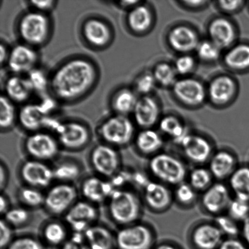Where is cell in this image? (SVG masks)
<instances>
[{
	"instance_id": "cell-38",
	"label": "cell",
	"mask_w": 249,
	"mask_h": 249,
	"mask_svg": "<svg viewBox=\"0 0 249 249\" xmlns=\"http://www.w3.org/2000/svg\"><path fill=\"white\" fill-rule=\"evenodd\" d=\"M18 121L14 102L4 95L0 97V128L2 131L9 130Z\"/></svg>"
},
{
	"instance_id": "cell-25",
	"label": "cell",
	"mask_w": 249,
	"mask_h": 249,
	"mask_svg": "<svg viewBox=\"0 0 249 249\" xmlns=\"http://www.w3.org/2000/svg\"><path fill=\"white\" fill-rule=\"evenodd\" d=\"M4 96L14 104L25 103L34 91L28 78L23 75L13 74L4 83Z\"/></svg>"
},
{
	"instance_id": "cell-2",
	"label": "cell",
	"mask_w": 249,
	"mask_h": 249,
	"mask_svg": "<svg viewBox=\"0 0 249 249\" xmlns=\"http://www.w3.org/2000/svg\"><path fill=\"white\" fill-rule=\"evenodd\" d=\"M106 204L109 218L121 228L137 223L142 209L138 195L127 187L114 189Z\"/></svg>"
},
{
	"instance_id": "cell-46",
	"label": "cell",
	"mask_w": 249,
	"mask_h": 249,
	"mask_svg": "<svg viewBox=\"0 0 249 249\" xmlns=\"http://www.w3.org/2000/svg\"><path fill=\"white\" fill-rule=\"evenodd\" d=\"M6 249H44V245L39 238L21 235L15 237Z\"/></svg>"
},
{
	"instance_id": "cell-42",
	"label": "cell",
	"mask_w": 249,
	"mask_h": 249,
	"mask_svg": "<svg viewBox=\"0 0 249 249\" xmlns=\"http://www.w3.org/2000/svg\"><path fill=\"white\" fill-rule=\"evenodd\" d=\"M177 75L174 67L166 63L156 66L153 75L156 82L163 87H173L177 82Z\"/></svg>"
},
{
	"instance_id": "cell-26",
	"label": "cell",
	"mask_w": 249,
	"mask_h": 249,
	"mask_svg": "<svg viewBox=\"0 0 249 249\" xmlns=\"http://www.w3.org/2000/svg\"><path fill=\"white\" fill-rule=\"evenodd\" d=\"M52 167L55 182L73 184L80 179L84 172L81 163L71 158L57 159Z\"/></svg>"
},
{
	"instance_id": "cell-5",
	"label": "cell",
	"mask_w": 249,
	"mask_h": 249,
	"mask_svg": "<svg viewBox=\"0 0 249 249\" xmlns=\"http://www.w3.org/2000/svg\"><path fill=\"white\" fill-rule=\"evenodd\" d=\"M151 174L159 182L178 186L187 177L186 166L181 160L169 153H159L150 159L148 163Z\"/></svg>"
},
{
	"instance_id": "cell-10",
	"label": "cell",
	"mask_w": 249,
	"mask_h": 249,
	"mask_svg": "<svg viewBox=\"0 0 249 249\" xmlns=\"http://www.w3.org/2000/svg\"><path fill=\"white\" fill-rule=\"evenodd\" d=\"M18 176L23 185L47 190L55 182L52 165L42 161L27 158L19 164Z\"/></svg>"
},
{
	"instance_id": "cell-60",
	"label": "cell",
	"mask_w": 249,
	"mask_h": 249,
	"mask_svg": "<svg viewBox=\"0 0 249 249\" xmlns=\"http://www.w3.org/2000/svg\"><path fill=\"white\" fill-rule=\"evenodd\" d=\"M206 1H184V3L192 7H197L201 6L206 3Z\"/></svg>"
},
{
	"instance_id": "cell-44",
	"label": "cell",
	"mask_w": 249,
	"mask_h": 249,
	"mask_svg": "<svg viewBox=\"0 0 249 249\" xmlns=\"http://www.w3.org/2000/svg\"><path fill=\"white\" fill-rule=\"evenodd\" d=\"M215 223L223 235L229 236V238H236L241 232L237 221L230 216L219 214L216 217Z\"/></svg>"
},
{
	"instance_id": "cell-21",
	"label": "cell",
	"mask_w": 249,
	"mask_h": 249,
	"mask_svg": "<svg viewBox=\"0 0 249 249\" xmlns=\"http://www.w3.org/2000/svg\"><path fill=\"white\" fill-rule=\"evenodd\" d=\"M82 34L87 43L95 48L106 47L112 39V32L108 24L102 19L96 18L85 21L83 25Z\"/></svg>"
},
{
	"instance_id": "cell-16",
	"label": "cell",
	"mask_w": 249,
	"mask_h": 249,
	"mask_svg": "<svg viewBox=\"0 0 249 249\" xmlns=\"http://www.w3.org/2000/svg\"><path fill=\"white\" fill-rule=\"evenodd\" d=\"M173 94L187 106H197L203 103L206 91L201 82L192 78L178 80L173 87Z\"/></svg>"
},
{
	"instance_id": "cell-58",
	"label": "cell",
	"mask_w": 249,
	"mask_h": 249,
	"mask_svg": "<svg viewBox=\"0 0 249 249\" xmlns=\"http://www.w3.org/2000/svg\"><path fill=\"white\" fill-rule=\"evenodd\" d=\"M9 51L7 50L6 45H4L2 43H1V46H0V61H1V65H3L4 63H7L9 54Z\"/></svg>"
},
{
	"instance_id": "cell-18",
	"label": "cell",
	"mask_w": 249,
	"mask_h": 249,
	"mask_svg": "<svg viewBox=\"0 0 249 249\" xmlns=\"http://www.w3.org/2000/svg\"><path fill=\"white\" fill-rule=\"evenodd\" d=\"M50 115L40 104H26L18 113V121L22 128L29 133L44 130Z\"/></svg>"
},
{
	"instance_id": "cell-36",
	"label": "cell",
	"mask_w": 249,
	"mask_h": 249,
	"mask_svg": "<svg viewBox=\"0 0 249 249\" xmlns=\"http://www.w3.org/2000/svg\"><path fill=\"white\" fill-rule=\"evenodd\" d=\"M224 63L234 70H245L249 68V45L240 44L228 51L224 56Z\"/></svg>"
},
{
	"instance_id": "cell-15",
	"label": "cell",
	"mask_w": 249,
	"mask_h": 249,
	"mask_svg": "<svg viewBox=\"0 0 249 249\" xmlns=\"http://www.w3.org/2000/svg\"><path fill=\"white\" fill-rule=\"evenodd\" d=\"M185 157L191 162L204 163L213 155V149L207 139L197 134H188L179 143Z\"/></svg>"
},
{
	"instance_id": "cell-41",
	"label": "cell",
	"mask_w": 249,
	"mask_h": 249,
	"mask_svg": "<svg viewBox=\"0 0 249 249\" xmlns=\"http://www.w3.org/2000/svg\"><path fill=\"white\" fill-rule=\"evenodd\" d=\"M27 78L33 89L34 92L46 96L48 90L50 89V77L43 70L36 68L26 75Z\"/></svg>"
},
{
	"instance_id": "cell-53",
	"label": "cell",
	"mask_w": 249,
	"mask_h": 249,
	"mask_svg": "<svg viewBox=\"0 0 249 249\" xmlns=\"http://www.w3.org/2000/svg\"><path fill=\"white\" fill-rule=\"evenodd\" d=\"M243 1H221L218 2L221 9L227 12H233L240 9L243 4Z\"/></svg>"
},
{
	"instance_id": "cell-34",
	"label": "cell",
	"mask_w": 249,
	"mask_h": 249,
	"mask_svg": "<svg viewBox=\"0 0 249 249\" xmlns=\"http://www.w3.org/2000/svg\"><path fill=\"white\" fill-rule=\"evenodd\" d=\"M229 187L235 197L249 202V167L236 168L229 178Z\"/></svg>"
},
{
	"instance_id": "cell-8",
	"label": "cell",
	"mask_w": 249,
	"mask_h": 249,
	"mask_svg": "<svg viewBox=\"0 0 249 249\" xmlns=\"http://www.w3.org/2000/svg\"><path fill=\"white\" fill-rule=\"evenodd\" d=\"M79 190L73 184L55 182L45 192L44 209L57 218L64 216L79 200Z\"/></svg>"
},
{
	"instance_id": "cell-24",
	"label": "cell",
	"mask_w": 249,
	"mask_h": 249,
	"mask_svg": "<svg viewBox=\"0 0 249 249\" xmlns=\"http://www.w3.org/2000/svg\"><path fill=\"white\" fill-rule=\"evenodd\" d=\"M168 40L173 50L184 54L196 50L200 43L197 34L185 26L172 29L168 34Z\"/></svg>"
},
{
	"instance_id": "cell-61",
	"label": "cell",
	"mask_w": 249,
	"mask_h": 249,
	"mask_svg": "<svg viewBox=\"0 0 249 249\" xmlns=\"http://www.w3.org/2000/svg\"><path fill=\"white\" fill-rule=\"evenodd\" d=\"M155 249H178L175 246L170 245V244H162L158 246Z\"/></svg>"
},
{
	"instance_id": "cell-50",
	"label": "cell",
	"mask_w": 249,
	"mask_h": 249,
	"mask_svg": "<svg viewBox=\"0 0 249 249\" xmlns=\"http://www.w3.org/2000/svg\"><path fill=\"white\" fill-rule=\"evenodd\" d=\"M14 229L7 224L3 219L0 221V247L6 249L14 239Z\"/></svg>"
},
{
	"instance_id": "cell-7",
	"label": "cell",
	"mask_w": 249,
	"mask_h": 249,
	"mask_svg": "<svg viewBox=\"0 0 249 249\" xmlns=\"http://www.w3.org/2000/svg\"><path fill=\"white\" fill-rule=\"evenodd\" d=\"M23 148L27 158L47 163L57 160L62 150L56 137L45 130L29 133L24 139Z\"/></svg>"
},
{
	"instance_id": "cell-22",
	"label": "cell",
	"mask_w": 249,
	"mask_h": 249,
	"mask_svg": "<svg viewBox=\"0 0 249 249\" xmlns=\"http://www.w3.org/2000/svg\"><path fill=\"white\" fill-rule=\"evenodd\" d=\"M133 114L134 122L138 126L143 129L151 128L160 118V107L152 97L143 96L138 99Z\"/></svg>"
},
{
	"instance_id": "cell-11",
	"label": "cell",
	"mask_w": 249,
	"mask_h": 249,
	"mask_svg": "<svg viewBox=\"0 0 249 249\" xmlns=\"http://www.w3.org/2000/svg\"><path fill=\"white\" fill-rule=\"evenodd\" d=\"M115 238L116 249H150L155 240L151 229L138 222L121 227Z\"/></svg>"
},
{
	"instance_id": "cell-51",
	"label": "cell",
	"mask_w": 249,
	"mask_h": 249,
	"mask_svg": "<svg viewBox=\"0 0 249 249\" xmlns=\"http://www.w3.org/2000/svg\"><path fill=\"white\" fill-rule=\"evenodd\" d=\"M57 1H53V0L29 2L32 9L45 14H48V12L52 11L57 5Z\"/></svg>"
},
{
	"instance_id": "cell-52",
	"label": "cell",
	"mask_w": 249,
	"mask_h": 249,
	"mask_svg": "<svg viewBox=\"0 0 249 249\" xmlns=\"http://www.w3.org/2000/svg\"><path fill=\"white\" fill-rule=\"evenodd\" d=\"M217 249H249L244 241L237 238H228L223 241Z\"/></svg>"
},
{
	"instance_id": "cell-6",
	"label": "cell",
	"mask_w": 249,
	"mask_h": 249,
	"mask_svg": "<svg viewBox=\"0 0 249 249\" xmlns=\"http://www.w3.org/2000/svg\"><path fill=\"white\" fill-rule=\"evenodd\" d=\"M51 133L57 138L60 147L68 151H79L89 145L91 133L89 127L80 122L56 121Z\"/></svg>"
},
{
	"instance_id": "cell-28",
	"label": "cell",
	"mask_w": 249,
	"mask_h": 249,
	"mask_svg": "<svg viewBox=\"0 0 249 249\" xmlns=\"http://www.w3.org/2000/svg\"><path fill=\"white\" fill-rule=\"evenodd\" d=\"M209 34L211 41L221 50L229 47L235 40V30L233 24L224 18H216L211 22Z\"/></svg>"
},
{
	"instance_id": "cell-4",
	"label": "cell",
	"mask_w": 249,
	"mask_h": 249,
	"mask_svg": "<svg viewBox=\"0 0 249 249\" xmlns=\"http://www.w3.org/2000/svg\"><path fill=\"white\" fill-rule=\"evenodd\" d=\"M17 31L23 43L34 48L43 45L48 41L51 34L50 19L48 14L32 9L22 15Z\"/></svg>"
},
{
	"instance_id": "cell-43",
	"label": "cell",
	"mask_w": 249,
	"mask_h": 249,
	"mask_svg": "<svg viewBox=\"0 0 249 249\" xmlns=\"http://www.w3.org/2000/svg\"><path fill=\"white\" fill-rule=\"evenodd\" d=\"M228 211V215L234 220L243 222L249 217V202L235 197L231 200Z\"/></svg>"
},
{
	"instance_id": "cell-40",
	"label": "cell",
	"mask_w": 249,
	"mask_h": 249,
	"mask_svg": "<svg viewBox=\"0 0 249 249\" xmlns=\"http://www.w3.org/2000/svg\"><path fill=\"white\" fill-rule=\"evenodd\" d=\"M212 173L204 167H197L190 173L189 184L196 191H205L212 185Z\"/></svg>"
},
{
	"instance_id": "cell-17",
	"label": "cell",
	"mask_w": 249,
	"mask_h": 249,
	"mask_svg": "<svg viewBox=\"0 0 249 249\" xmlns=\"http://www.w3.org/2000/svg\"><path fill=\"white\" fill-rule=\"evenodd\" d=\"M230 190L222 183H215L205 190L201 198L205 211L213 214H219L228 209L231 201Z\"/></svg>"
},
{
	"instance_id": "cell-29",
	"label": "cell",
	"mask_w": 249,
	"mask_h": 249,
	"mask_svg": "<svg viewBox=\"0 0 249 249\" xmlns=\"http://www.w3.org/2000/svg\"><path fill=\"white\" fill-rule=\"evenodd\" d=\"M209 162V170L217 179L229 178L236 169V160L232 153L221 150L213 154Z\"/></svg>"
},
{
	"instance_id": "cell-57",
	"label": "cell",
	"mask_w": 249,
	"mask_h": 249,
	"mask_svg": "<svg viewBox=\"0 0 249 249\" xmlns=\"http://www.w3.org/2000/svg\"><path fill=\"white\" fill-rule=\"evenodd\" d=\"M62 249H90L86 244H77L71 240H68L62 246Z\"/></svg>"
},
{
	"instance_id": "cell-30",
	"label": "cell",
	"mask_w": 249,
	"mask_h": 249,
	"mask_svg": "<svg viewBox=\"0 0 249 249\" xmlns=\"http://www.w3.org/2000/svg\"><path fill=\"white\" fill-rule=\"evenodd\" d=\"M235 90V84L233 79L227 75H221L212 80L210 84V99L214 104H226L233 98Z\"/></svg>"
},
{
	"instance_id": "cell-3",
	"label": "cell",
	"mask_w": 249,
	"mask_h": 249,
	"mask_svg": "<svg viewBox=\"0 0 249 249\" xmlns=\"http://www.w3.org/2000/svg\"><path fill=\"white\" fill-rule=\"evenodd\" d=\"M97 134L101 142L118 149L128 145L134 140L135 128L128 116L114 114L102 122Z\"/></svg>"
},
{
	"instance_id": "cell-56",
	"label": "cell",
	"mask_w": 249,
	"mask_h": 249,
	"mask_svg": "<svg viewBox=\"0 0 249 249\" xmlns=\"http://www.w3.org/2000/svg\"><path fill=\"white\" fill-rule=\"evenodd\" d=\"M241 233L242 234L244 242L249 248V217L243 222Z\"/></svg>"
},
{
	"instance_id": "cell-45",
	"label": "cell",
	"mask_w": 249,
	"mask_h": 249,
	"mask_svg": "<svg viewBox=\"0 0 249 249\" xmlns=\"http://www.w3.org/2000/svg\"><path fill=\"white\" fill-rule=\"evenodd\" d=\"M221 50L212 41H204L199 43L196 51L200 59L211 62L218 59Z\"/></svg>"
},
{
	"instance_id": "cell-49",
	"label": "cell",
	"mask_w": 249,
	"mask_h": 249,
	"mask_svg": "<svg viewBox=\"0 0 249 249\" xmlns=\"http://www.w3.org/2000/svg\"><path fill=\"white\" fill-rule=\"evenodd\" d=\"M195 66L194 58L192 56L184 54L176 60L174 68L177 74L184 75L192 72Z\"/></svg>"
},
{
	"instance_id": "cell-12",
	"label": "cell",
	"mask_w": 249,
	"mask_h": 249,
	"mask_svg": "<svg viewBox=\"0 0 249 249\" xmlns=\"http://www.w3.org/2000/svg\"><path fill=\"white\" fill-rule=\"evenodd\" d=\"M99 217L97 206L84 199H79L64 216L65 222L71 232L84 233L97 223Z\"/></svg>"
},
{
	"instance_id": "cell-47",
	"label": "cell",
	"mask_w": 249,
	"mask_h": 249,
	"mask_svg": "<svg viewBox=\"0 0 249 249\" xmlns=\"http://www.w3.org/2000/svg\"><path fill=\"white\" fill-rule=\"evenodd\" d=\"M196 196V190L189 183L183 182L177 186L175 197L179 204L184 206H189L194 203Z\"/></svg>"
},
{
	"instance_id": "cell-48",
	"label": "cell",
	"mask_w": 249,
	"mask_h": 249,
	"mask_svg": "<svg viewBox=\"0 0 249 249\" xmlns=\"http://www.w3.org/2000/svg\"><path fill=\"white\" fill-rule=\"evenodd\" d=\"M156 83L153 74L144 73L137 78L134 83V88L137 92L145 96L155 89Z\"/></svg>"
},
{
	"instance_id": "cell-35",
	"label": "cell",
	"mask_w": 249,
	"mask_h": 249,
	"mask_svg": "<svg viewBox=\"0 0 249 249\" xmlns=\"http://www.w3.org/2000/svg\"><path fill=\"white\" fill-rule=\"evenodd\" d=\"M16 197L19 206L29 210L43 207L45 202V193L36 188L23 185L17 190Z\"/></svg>"
},
{
	"instance_id": "cell-9",
	"label": "cell",
	"mask_w": 249,
	"mask_h": 249,
	"mask_svg": "<svg viewBox=\"0 0 249 249\" xmlns=\"http://www.w3.org/2000/svg\"><path fill=\"white\" fill-rule=\"evenodd\" d=\"M121 157L118 148L100 142L90 150L89 162L94 175L108 180L121 170Z\"/></svg>"
},
{
	"instance_id": "cell-23",
	"label": "cell",
	"mask_w": 249,
	"mask_h": 249,
	"mask_svg": "<svg viewBox=\"0 0 249 249\" xmlns=\"http://www.w3.org/2000/svg\"><path fill=\"white\" fill-rule=\"evenodd\" d=\"M223 234L216 224H199L193 231L191 239L198 249H217L223 242Z\"/></svg>"
},
{
	"instance_id": "cell-27",
	"label": "cell",
	"mask_w": 249,
	"mask_h": 249,
	"mask_svg": "<svg viewBox=\"0 0 249 249\" xmlns=\"http://www.w3.org/2000/svg\"><path fill=\"white\" fill-rule=\"evenodd\" d=\"M84 234L85 244L90 249H116L115 233L106 226L95 224Z\"/></svg>"
},
{
	"instance_id": "cell-37",
	"label": "cell",
	"mask_w": 249,
	"mask_h": 249,
	"mask_svg": "<svg viewBox=\"0 0 249 249\" xmlns=\"http://www.w3.org/2000/svg\"><path fill=\"white\" fill-rule=\"evenodd\" d=\"M160 130L179 145L183 139L189 133L186 127L179 119L173 116H168L161 119Z\"/></svg>"
},
{
	"instance_id": "cell-1",
	"label": "cell",
	"mask_w": 249,
	"mask_h": 249,
	"mask_svg": "<svg viewBox=\"0 0 249 249\" xmlns=\"http://www.w3.org/2000/svg\"><path fill=\"white\" fill-rule=\"evenodd\" d=\"M97 79L96 66L84 57L70 58L56 68L50 76V89L55 99L76 101L92 89Z\"/></svg>"
},
{
	"instance_id": "cell-31",
	"label": "cell",
	"mask_w": 249,
	"mask_h": 249,
	"mask_svg": "<svg viewBox=\"0 0 249 249\" xmlns=\"http://www.w3.org/2000/svg\"><path fill=\"white\" fill-rule=\"evenodd\" d=\"M134 145L144 155H155L162 148L163 141L160 134L151 128L143 129L135 136Z\"/></svg>"
},
{
	"instance_id": "cell-19",
	"label": "cell",
	"mask_w": 249,
	"mask_h": 249,
	"mask_svg": "<svg viewBox=\"0 0 249 249\" xmlns=\"http://www.w3.org/2000/svg\"><path fill=\"white\" fill-rule=\"evenodd\" d=\"M146 206L153 211H165L172 204L173 196L167 185L150 180L143 189Z\"/></svg>"
},
{
	"instance_id": "cell-55",
	"label": "cell",
	"mask_w": 249,
	"mask_h": 249,
	"mask_svg": "<svg viewBox=\"0 0 249 249\" xmlns=\"http://www.w3.org/2000/svg\"><path fill=\"white\" fill-rule=\"evenodd\" d=\"M11 202H10L8 197L6 194L2 193L1 197H0V212H1L2 216L11 209Z\"/></svg>"
},
{
	"instance_id": "cell-13",
	"label": "cell",
	"mask_w": 249,
	"mask_h": 249,
	"mask_svg": "<svg viewBox=\"0 0 249 249\" xmlns=\"http://www.w3.org/2000/svg\"><path fill=\"white\" fill-rule=\"evenodd\" d=\"M114 189L110 180L94 175L82 179L79 190L83 199L98 206L106 204Z\"/></svg>"
},
{
	"instance_id": "cell-33",
	"label": "cell",
	"mask_w": 249,
	"mask_h": 249,
	"mask_svg": "<svg viewBox=\"0 0 249 249\" xmlns=\"http://www.w3.org/2000/svg\"><path fill=\"white\" fill-rule=\"evenodd\" d=\"M136 92L128 89H119L112 97L111 106L114 114L128 116L133 113L138 102Z\"/></svg>"
},
{
	"instance_id": "cell-14",
	"label": "cell",
	"mask_w": 249,
	"mask_h": 249,
	"mask_svg": "<svg viewBox=\"0 0 249 249\" xmlns=\"http://www.w3.org/2000/svg\"><path fill=\"white\" fill-rule=\"evenodd\" d=\"M38 55L35 48L25 43L18 44L9 51L7 67L14 74H28L36 68Z\"/></svg>"
},
{
	"instance_id": "cell-20",
	"label": "cell",
	"mask_w": 249,
	"mask_h": 249,
	"mask_svg": "<svg viewBox=\"0 0 249 249\" xmlns=\"http://www.w3.org/2000/svg\"><path fill=\"white\" fill-rule=\"evenodd\" d=\"M71 231L65 222L57 218L49 219L43 223L40 230V240L44 245L50 247H62L71 236Z\"/></svg>"
},
{
	"instance_id": "cell-59",
	"label": "cell",
	"mask_w": 249,
	"mask_h": 249,
	"mask_svg": "<svg viewBox=\"0 0 249 249\" xmlns=\"http://www.w3.org/2000/svg\"><path fill=\"white\" fill-rule=\"evenodd\" d=\"M139 1H123L119 2V5L124 8H126V7H133L139 4Z\"/></svg>"
},
{
	"instance_id": "cell-32",
	"label": "cell",
	"mask_w": 249,
	"mask_h": 249,
	"mask_svg": "<svg viewBox=\"0 0 249 249\" xmlns=\"http://www.w3.org/2000/svg\"><path fill=\"white\" fill-rule=\"evenodd\" d=\"M153 17L150 10L143 4H138L129 10L126 17L129 28L136 33H144L150 28Z\"/></svg>"
},
{
	"instance_id": "cell-39",
	"label": "cell",
	"mask_w": 249,
	"mask_h": 249,
	"mask_svg": "<svg viewBox=\"0 0 249 249\" xmlns=\"http://www.w3.org/2000/svg\"><path fill=\"white\" fill-rule=\"evenodd\" d=\"M31 211L21 206L11 207L2 218L14 229L23 228L31 220Z\"/></svg>"
},
{
	"instance_id": "cell-54",
	"label": "cell",
	"mask_w": 249,
	"mask_h": 249,
	"mask_svg": "<svg viewBox=\"0 0 249 249\" xmlns=\"http://www.w3.org/2000/svg\"><path fill=\"white\" fill-rule=\"evenodd\" d=\"M0 189L1 192L6 189L9 181V172L7 165L2 160L0 163Z\"/></svg>"
}]
</instances>
